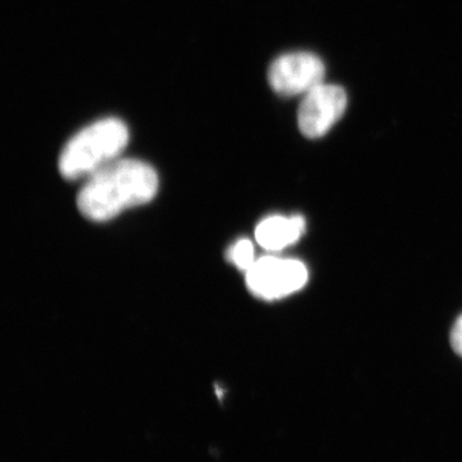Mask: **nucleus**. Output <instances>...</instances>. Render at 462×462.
Listing matches in <instances>:
<instances>
[{"label": "nucleus", "instance_id": "0eeeda50", "mask_svg": "<svg viewBox=\"0 0 462 462\" xmlns=\"http://www.w3.org/2000/svg\"><path fill=\"white\" fill-rule=\"evenodd\" d=\"M226 260L240 272L247 273L256 263L254 243L249 239H239L230 245L226 252Z\"/></svg>", "mask_w": 462, "mask_h": 462}, {"label": "nucleus", "instance_id": "20e7f679", "mask_svg": "<svg viewBox=\"0 0 462 462\" xmlns=\"http://www.w3.org/2000/svg\"><path fill=\"white\" fill-rule=\"evenodd\" d=\"M270 87L282 97H303L325 81L324 62L310 51H291L273 60L267 72Z\"/></svg>", "mask_w": 462, "mask_h": 462}, {"label": "nucleus", "instance_id": "f257e3e1", "mask_svg": "<svg viewBox=\"0 0 462 462\" xmlns=\"http://www.w3.org/2000/svg\"><path fill=\"white\" fill-rule=\"evenodd\" d=\"M158 185L153 167L134 158H118L87 179L79 191L78 207L85 217L105 223L125 209L151 202Z\"/></svg>", "mask_w": 462, "mask_h": 462}, {"label": "nucleus", "instance_id": "423d86ee", "mask_svg": "<svg viewBox=\"0 0 462 462\" xmlns=\"http://www.w3.org/2000/svg\"><path fill=\"white\" fill-rule=\"evenodd\" d=\"M305 231L306 220L302 216L285 217L273 215L258 223L254 236L261 247L266 251L279 252L296 245Z\"/></svg>", "mask_w": 462, "mask_h": 462}, {"label": "nucleus", "instance_id": "39448f33", "mask_svg": "<svg viewBox=\"0 0 462 462\" xmlns=\"http://www.w3.org/2000/svg\"><path fill=\"white\" fill-rule=\"evenodd\" d=\"M348 98L338 85L321 83L306 93L298 108V126L303 135L318 139L330 132L345 115Z\"/></svg>", "mask_w": 462, "mask_h": 462}, {"label": "nucleus", "instance_id": "f03ea898", "mask_svg": "<svg viewBox=\"0 0 462 462\" xmlns=\"http://www.w3.org/2000/svg\"><path fill=\"white\" fill-rule=\"evenodd\" d=\"M129 139V127L120 118L94 121L66 143L58 160L60 175L67 180L89 178L121 158Z\"/></svg>", "mask_w": 462, "mask_h": 462}, {"label": "nucleus", "instance_id": "7ed1b4c3", "mask_svg": "<svg viewBox=\"0 0 462 462\" xmlns=\"http://www.w3.org/2000/svg\"><path fill=\"white\" fill-rule=\"evenodd\" d=\"M309 282L306 264L291 258H257L245 273V282L254 297L276 300L300 291Z\"/></svg>", "mask_w": 462, "mask_h": 462}, {"label": "nucleus", "instance_id": "6e6552de", "mask_svg": "<svg viewBox=\"0 0 462 462\" xmlns=\"http://www.w3.org/2000/svg\"><path fill=\"white\" fill-rule=\"evenodd\" d=\"M451 345L455 352L462 357V315L456 320L451 331Z\"/></svg>", "mask_w": 462, "mask_h": 462}]
</instances>
